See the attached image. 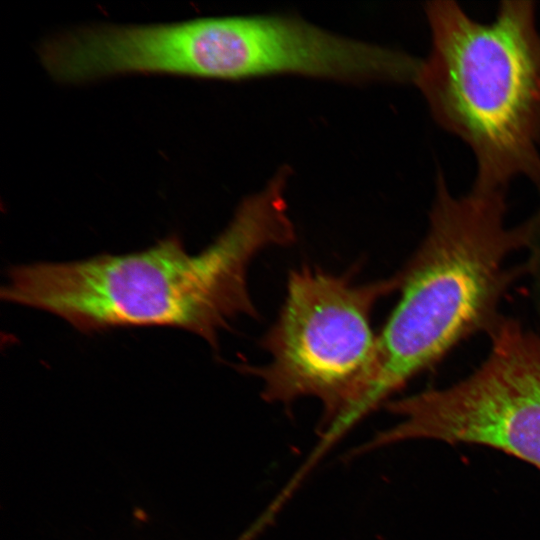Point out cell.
Instances as JSON below:
<instances>
[{
  "instance_id": "5",
  "label": "cell",
  "mask_w": 540,
  "mask_h": 540,
  "mask_svg": "<svg viewBox=\"0 0 540 540\" xmlns=\"http://www.w3.org/2000/svg\"><path fill=\"white\" fill-rule=\"evenodd\" d=\"M488 336L486 359L464 379L387 401L400 421L365 450L408 440L473 444L540 469V336L505 316Z\"/></svg>"
},
{
  "instance_id": "4",
  "label": "cell",
  "mask_w": 540,
  "mask_h": 540,
  "mask_svg": "<svg viewBox=\"0 0 540 540\" xmlns=\"http://www.w3.org/2000/svg\"><path fill=\"white\" fill-rule=\"evenodd\" d=\"M399 286L398 273L358 285L308 266L290 271L278 317L261 341L270 361L242 368L261 380L265 401L314 397L323 407L319 431L342 432L360 419L375 369L373 307Z\"/></svg>"
},
{
  "instance_id": "2",
  "label": "cell",
  "mask_w": 540,
  "mask_h": 540,
  "mask_svg": "<svg viewBox=\"0 0 540 540\" xmlns=\"http://www.w3.org/2000/svg\"><path fill=\"white\" fill-rule=\"evenodd\" d=\"M506 213V191L472 188L455 197L438 173L427 233L398 273L399 301L377 334L363 414L383 406L465 339L489 335L502 320L505 293L533 265H510L509 259L532 247L540 233V209L515 226L506 224Z\"/></svg>"
},
{
  "instance_id": "1",
  "label": "cell",
  "mask_w": 540,
  "mask_h": 540,
  "mask_svg": "<svg viewBox=\"0 0 540 540\" xmlns=\"http://www.w3.org/2000/svg\"><path fill=\"white\" fill-rule=\"evenodd\" d=\"M287 169L243 199L224 231L198 254L177 235L148 249L9 268L3 300L54 314L83 333L121 327L187 330L216 348L239 316H257L248 287L253 259L295 241L284 197Z\"/></svg>"
},
{
  "instance_id": "3",
  "label": "cell",
  "mask_w": 540,
  "mask_h": 540,
  "mask_svg": "<svg viewBox=\"0 0 540 540\" xmlns=\"http://www.w3.org/2000/svg\"><path fill=\"white\" fill-rule=\"evenodd\" d=\"M431 49L415 84L434 120L477 163L473 189L506 191L525 176L540 190V33L532 1L501 2L491 23L454 1H430Z\"/></svg>"
}]
</instances>
